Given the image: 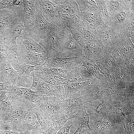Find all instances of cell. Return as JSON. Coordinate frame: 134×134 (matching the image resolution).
Instances as JSON below:
<instances>
[{
  "mask_svg": "<svg viewBox=\"0 0 134 134\" xmlns=\"http://www.w3.org/2000/svg\"><path fill=\"white\" fill-rule=\"evenodd\" d=\"M34 4L40 9L43 16L48 22L54 25L64 26L58 12L57 4L48 0H34Z\"/></svg>",
  "mask_w": 134,
  "mask_h": 134,
  "instance_id": "obj_9",
  "label": "cell"
},
{
  "mask_svg": "<svg viewBox=\"0 0 134 134\" xmlns=\"http://www.w3.org/2000/svg\"><path fill=\"white\" fill-rule=\"evenodd\" d=\"M69 77L66 79L67 84L79 81H85L92 80L93 77L83 66L68 70Z\"/></svg>",
  "mask_w": 134,
  "mask_h": 134,
  "instance_id": "obj_21",
  "label": "cell"
},
{
  "mask_svg": "<svg viewBox=\"0 0 134 134\" xmlns=\"http://www.w3.org/2000/svg\"><path fill=\"white\" fill-rule=\"evenodd\" d=\"M95 63L104 73L108 70L115 67L116 61L108 52L103 49L101 54Z\"/></svg>",
  "mask_w": 134,
  "mask_h": 134,
  "instance_id": "obj_27",
  "label": "cell"
},
{
  "mask_svg": "<svg viewBox=\"0 0 134 134\" xmlns=\"http://www.w3.org/2000/svg\"><path fill=\"white\" fill-rule=\"evenodd\" d=\"M2 113V111H1V109L0 108V114H1Z\"/></svg>",
  "mask_w": 134,
  "mask_h": 134,
  "instance_id": "obj_57",
  "label": "cell"
},
{
  "mask_svg": "<svg viewBox=\"0 0 134 134\" xmlns=\"http://www.w3.org/2000/svg\"><path fill=\"white\" fill-rule=\"evenodd\" d=\"M7 115V114L5 113H1L0 114V129L1 128L2 121L4 118Z\"/></svg>",
  "mask_w": 134,
  "mask_h": 134,
  "instance_id": "obj_56",
  "label": "cell"
},
{
  "mask_svg": "<svg viewBox=\"0 0 134 134\" xmlns=\"http://www.w3.org/2000/svg\"><path fill=\"white\" fill-rule=\"evenodd\" d=\"M7 91L4 90L0 91V108L2 113L7 114L13 109L14 106L13 104L9 101L7 96Z\"/></svg>",
  "mask_w": 134,
  "mask_h": 134,
  "instance_id": "obj_41",
  "label": "cell"
},
{
  "mask_svg": "<svg viewBox=\"0 0 134 134\" xmlns=\"http://www.w3.org/2000/svg\"><path fill=\"white\" fill-rule=\"evenodd\" d=\"M83 36L86 43L93 42L99 43V38L97 31L86 24H82Z\"/></svg>",
  "mask_w": 134,
  "mask_h": 134,
  "instance_id": "obj_39",
  "label": "cell"
},
{
  "mask_svg": "<svg viewBox=\"0 0 134 134\" xmlns=\"http://www.w3.org/2000/svg\"><path fill=\"white\" fill-rule=\"evenodd\" d=\"M97 85L93 80L68 83L63 86L64 99L86 95Z\"/></svg>",
  "mask_w": 134,
  "mask_h": 134,
  "instance_id": "obj_10",
  "label": "cell"
},
{
  "mask_svg": "<svg viewBox=\"0 0 134 134\" xmlns=\"http://www.w3.org/2000/svg\"><path fill=\"white\" fill-rule=\"evenodd\" d=\"M82 54L81 47L72 36L69 29L65 28L64 35L60 44L59 57H70Z\"/></svg>",
  "mask_w": 134,
  "mask_h": 134,
  "instance_id": "obj_8",
  "label": "cell"
},
{
  "mask_svg": "<svg viewBox=\"0 0 134 134\" xmlns=\"http://www.w3.org/2000/svg\"><path fill=\"white\" fill-rule=\"evenodd\" d=\"M75 111L73 110L62 119L54 121L53 123L46 130L42 132L41 134H56L64 124L70 119H73Z\"/></svg>",
  "mask_w": 134,
  "mask_h": 134,
  "instance_id": "obj_34",
  "label": "cell"
},
{
  "mask_svg": "<svg viewBox=\"0 0 134 134\" xmlns=\"http://www.w3.org/2000/svg\"><path fill=\"white\" fill-rule=\"evenodd\" d=\"M111 99V97L108 95L106 96L95 108L93 107L89 103L83 104L90 115V122L98 121L107 116V108Z\"/></svg>",
  "mask_w": 134,
  "mask_h": 134,
  "instance_id": "obj_15",
  "label": "cell"
},
{
  "mask_svg": "<svg viewBox=\"0 0 134 134\" xmlns=\"http://www.w3.org/2000/svg\"><path fill=\"white\" fill-rule=\"evenodd\" d=\"M32 110L36 116L42 132L48 129L53 123L54 121L38 106L32 109Z\"/></svg>",
  "mask_w": 134,
  "mask_h": 134,
  "instance_id": "obj_33",
  "label": "cell"
},
{
  "mask_svg": "<svg viewBox=\"0 0 134 134\" xmlns=\"http://www.w3.org/2000/svg\"><path fill=\"white\" fill-rule=\"evenodd\" d=\"M64 86H54L47 83L42 92L45 96H52L61 100L64 99L65 91Z\"/></svg>",
  "mask_w": 134,
  "mask_h": 134,
  "instance_id": "obj_35",
  "label": "cell"
},
{
  "mask_svg": "<svg viewBox=\"0 0 134 134\" xmlns=\"http://www.w3.org/2000/svg\"><path fill=\"white\" fill-rule=\"evenodd\" d=\"M31 109L25 106H14L13 109L3 119L0 130L16 131L24 134L25 118Z\"/></svg>",
  "mask_w": 134,
  "mask_h": 134,
  "instance_id": "obj_2",
  "label": "cell"
},
{
  "mask_svg": "<svg viewBox=\"0 0 134 134\" xmlns=\"http://www.w3.org/2000/svg\"><path fill=\"white\" fill-rule=\"evenodd\" d=\"M0 134H23L16 131L8 130H0Z\"/></svg>",
  "mask_w": 134,
  "mask_h": 134,
  "instance_id": "obj_55",
  "label": "cell"
},
{
  "mask_svg": "<svg viewBox=\"0 0 134 134\" xmlns=\"http://www.w3.org/2000/svg\"><path fill=\"white\" fill-rule=\"evenodd\" d=\"M23 17L25 26L30 24L34 26L35 21V10L34 0H23ZM28 27V26H27Z\"/></svg>",
  "mask_w": 134,
  "mask_h": 134,
  "instance_id": "obj_26",
  "label": "cell"
},
{
  "mask_svg": "<svg viewBox=\"0 0 134 134\" xmlns=\"http://www.w3.org/2000/svg\"><path fill=\"white\" fill-rule=\"evenodd\" d=\"M76 113L74 114L73 125L75 127L83 124L89 125L90 117L85 107L83 104L76 108Z\"/></svg>",
  "mask_w": 134,
  "mask_h": 134,
  "instance_id": "obj_31",
  "label": "cell"
},
{
  "mask_svg": "<svg viewBox=\"0 0 134 134\" xmlns=\"http://www.w3.org/2000/svg\"><path fill=\"white\" fill-rule=\"evenodd\" d=\"M120 30L107 26L99 29L97 31L99 37V43L103 47L109 41L121 36Z\"/></svg>",
  "mask_w": 134,
  "mask_h": 134,
  "instance_id": "obj_25",
  "label": "cell"
},
{
  "mask_svg": "<svg viewBox=\"0 0 134 134\" xmlns=\"http://www.w3.org/2000/svg\"><path fill=\"white\" fill-rule=\"evenodd\" d=\"M108 89L107 87L105 84L97 85L86 95L87 102L90 103L93 107H96L108 95Z\"/></svg>",
  "mask_w": 134,
  "mask_h": 134,
  "instance_id": "obj_20",
  "label": "cell"
},
{
  "mask_svg": "<svg viewBox=\"0 0 134 134\" xmlns=\"http://www.w3.org/2000/svg\"><path fill=\"white\" fill-rule=\"evenodd\" d=\"M121 36L130 38L134 44V17L124 29L120 30Z\"/></svg>",
  "mask_w": 134,
  "mask_h": 134,
  "instance_id": "obj_47",
  "label": "cell"
},
{
  "mask_svg": "<svg viewBox=\"0 0 134 134\" xmlns=\"http://www.w3.org/2000/svg\"><path fill=\"white\" fill-rule=\"evenodd\" d=\"M19 38L26 50L38 53H46L37 41L31 38L24 30Z\"/></svg>",
  "mask_w": 134,
  "mask_h": 134,
  "instance_id": "obj_29",
  "label": "cell"
},
{
  "mask_svg": "<svg viewBox=\"0 0 134 134\" xmlns=\"http://www.w3.org/2000/svg\"><path fill=\"white\" fill-rule=\"evenodd\" d=\"M60 99L52 96H46L44 101L38 106L54 121L59 120L63 118L60 108Z\"/></svg>",
  "mask_w": 134,
  "mask_h": 134,
  "instance_id": "obj_13",
  "label": "cell"
},
{
  "mask_svg": "<svg viewBox=\"0 0 134 134\" xmlns=\"http://www.w3.org/2000/svg\"><path fill=\"white\" fill-rule=\"evenodd\" d=\"M15 63H11V65L21 78L23 74H26L28 76H31L30 73L33 70L37 69L34 68L36 66L27 65L25 62L21 65Z\"/></svg>",
  "mask_w": 134,
  "mask_h": 134,
  "instance_id": "obj_42",
  "label": "cell"
},
{
  "mask_svg": "<svg viewBox=\"0 0 134 134\" xmlns=\"http://www.w3.org/2000/svg\"><path fill=\"white\" fill-rule=\"evenodd\" d=\"M111 98L121 102H134V86H116Z\"/></svg>",
  "mask_w": 134,
  "mask_h": 134,
  "instance_id": "obj_22",
  "label": "cell"
},
{
  "mask_svg": "<svg viewBox=\"0 0 134 134\" xmlns=\"http://www.w3.org/2000/svg\"><path fill=\"white\" fill-rule=\"evenodd\" d=\"M18 16L22 17V15L14 10L0 11V31L3 32L13 20Z\"/></svg>",
  "mask_w": 134,
  "mask_h": 134,
  "instance_id": "obj_30",
  "label": "cell"
},
{
  "mask_svg": "<svg viewBox=\"0 0 134 134\" xmlns=\"http://www.w3.org/2000/svg\"><path fill=\"white\" fill-rule=\"evenodd\" d=\"M86 103H87V101L86 95L71 98L65 100L60 99V106L61 113L64 117Z\"/></svg>",
  "mask_w": 134,
  "mask_h": 134,
  "instance_id": "obj_19",
  "label": "cell"
},
{
  "mask_svg": "<svg viewBox=\"0 0 134 134\" xmlns=\"http://www.w3.org/2000/svg\"><path fill=\"white\" fill-rule=\"evenodd\" d=\"M72 125L73 123L70 125H68L63 127L58 131L56 134H70L69 130Z\"/></svg>",
  "mask_w": 134,
  "mask_h": 134,
  "instance_id": "obj_54",
  "label": "cell"
},
{
  "mask_svg": "<svg viewBox=\"0 0 134 134\" xmlns=\"http://www.w3.org/2000/svg\"><path fill=\"white\" fill-rule=\"evenodd\" d=\"M6 95L14 106H22L33 109L42 102L45 96L42 91L35 92L29 88L14 85L7 91Z\"/></svg>",
  "mask_w": 134,
  "mask_h": 134,
  "instance_id": "obj_1",
  "label": "cell"
},
{
  "mask_svg": "<svg viewBox=\"0 0 134 134\" xmlns=\"http://www.w3.org/2000/svg\"><path fill=\"white\" fill-rule=\"evenodd\" d=\"M82 66L90 73H100L104 74L101 71L98 66L93 61L83 60Z\"/></svg>",
  "mask_w": 134,
  "mask_h": 134,
  "instance_id": "obj_50",
  "label": "cell"
},
{
  "mask_svg": "<svg viewBox=\"0 0 134 134\" xmlns=\"http://www.w3.org/2000/svg\"><path fill=\"white\" fill-rule=\"evenodd\" d=\"M122 102L111 98L107 107V116L116 122H120L121 121L120 117L122 116Z\"/></svg>",
  "mask_w": 134,
  "mask_h": 134,
  "instance_id": "obj_28",
  "label": "cell"
},
{
  "mask_svg": "<svg viewBox=\"0 0 134 134\" xmlns=\"http://www.w3.org/2000/svg\"><path fill=\"white\" fill-rule=\"evenodd\" d=\"M17 56L19 61H23L27 65L39 66L43 63L47 59L50 58L47 53H38L28 51H23L21 46L18 47Z\"/></svg>",
  "mask_w": 134,
  "mask_h": 134,
  "instance_id": "obj_14",
  "label": "cell"
},
{
  "mask_svg": "<svg viewBox=\"0 0 134 134\" xmlns=\"http://www.w3.org/2000/svg\"><path fill=\"white\" fill-rule=\"evenodd\" d=\"M107 10L110 18L122 7L127 5L125 0H102Z\"/></svg>",
  "mask_w": 134,
  "mask_h": 134,
  "instance_id": "obj_38",
  "label": "cell"
},
{
  "mask_svg": "<svg viewBox=\"0 0 134 134\" xmlns=\"http://www.w3.org/2000/svg\"><path fill=\"white\" fill-rule=\"evenodd\" d=\"M31 76L33 77V82L30 88L35 92L42 91L47 83L44 82L41 78L33 75Z\"/></svg>",
  "mask_w": 134,
  "mask_h": 134,
  "instance_id": "obj_49",
  "label": "cell"
},
{
  "mask_svg": "<svg viewBox=\"0 0 134 134\" xmlns=\"http://www.w3.org/2000/svg\"><path fill=\"white\" fill-rule=\"evenodd\" d=\"M82 56L70 57H57L47 59L42 64L47 68L54 67L68 70L82 65Z\"/></svg>",
  "mask_w": 134,
  "mask_h": 134,
  "instance_id": "obj_12",
  "label": "cell"
},
{
  "mask_svg": "<svg viewBox=\"0 0 134 134\" xmlns=\"http://www.w3.org/2000/svg\"><path fill=\"white\" fill-rule=\"evenodd\" d=\"M24 128V134H41L42 132L32 109L29 111L25 117Z\"/></svg>",
  "mask_w": 134,
  "mask_h": 134,
  "instance_id": "obj_24",
  "label": "cell"
},
{
  "mask_svg": "<svg viewBox=\"0 0 134 134\" xmlns=\"http://www.w3.org/2000/svg\"><path fill=\"white\" fill-rule=\"evenodd\" d=\"M10 81L0 82V91L3 90L8 91L11 89L13 86Z\"/></svg>",
  "mask_w": 134,
  "mask_h": 134,
  "instance_id": "obj_53",
  "label": "cell"
},
{
  "mask_svg": "<svg viewBox=\"0 0 134 134\" xmlns=\"http://www.w3.org/2000/svg\"><path fill=\"white\" fill-rule=\"evenodd\" d=\"M115 74L116 86H134L122 59L116 61Z\"/></svg>",
  "mask_w": 134,
  "mask_h": 134,
  "instance_id": "obj_17",
  "label": "cell"
},
{
  "mask_svg": "<svg viewBox=\"0 0 134 134\" xmlns=\"http://www.w3.org/2000/svg\"><path fill=\"white\" fill-rule=\"evenodd\" d=\"M134 17V8L126 5L121 7L110 18L107 26L113 29H123L131 22Z\"/></svg>",
  "mask_w": 134,
  "mask_h": 134,
  "instance_id": "obj_11",
  "label": "cell"
},
{
  "mask_svg": "<svg viewBox=\"0 0 134 134\" xmlns=\"http://www.w3.org/2000/svg\"><path fill=\"white\" fill-rule=\"evenodd\" d=\"M78 23L80 24H87L92 28L97 31L105 26L100 17L98 10L94 13L80 12Z\"/></svg>",
  "mask_w": 134,
  "mask_h": 134,
  "instance_id": "obj_18",
  "label": "cell"
},
{
  "mask_svg": "<svg viewBox=\"0 0 134 134\" xmlns=\"http://www.w3.org/2000/svg\"><path fill=\"white\" fill-rule=\"evenodd\" d=\"M98 11L100 17L106 26H107L109 21V16L106 8L102 0H97Z\"/></svg>",
  "mask_w": 134,
  "mask_h": 134,
  "instance_id": "obj_48",
  "label": "cell"
},
{
  "mask_svg": "<svg viewBox=\"0 0 134 134\" xmlns=\"http://www.w3.org/2000/svg\"><path fill=\"white\" fill-rule=\"evenodd\" d=\"M24 21L23 17H17L3 32L5 41L9 50L13 51L16 55L18 51L16 39L20 35L24 28L27 27L24 25Z\"/></svg>",
  "mask_w": 134,
  "mask_h": 134,
  "instance_id": "obj_7",
  "label": "cell"
},
{
  "mask_svg": "<svg viewBox=\"0 0 134 134\" xmlns=\"http://www.w3.org/2000/svg\"><path fill=\"white\" fill-rule=\"evenodd\" d=\"M75 1L77 4L80 12L94 13L98 11L97 0H77Z\"/></svg>",
  "mask_w": 134,
  "mask_h": 134,
  "instance_id": "obj_36",
  "label": "cell"
},
{
  "mask_svg": "<svg viewBox=\"0 0 134 134\" xmlns=\"http://www.w3.org/2000/svg\"><path fill=\"white\" fill-rule=\"evenodd\" d=\"M41 79L45 83L54 86L64 85L66 80L54 74L46 76Z\"/></svg>",
  "mask_w": 134,
  "mask_h": 134,
  "instance_id": "obj_46",
  "label": "cell"
},
{
  "mask_svg": "<svg viewBox=\"0 0 134 134\" xmlns=\"http://www.w3.org/2000/svg\"><path fill=\"white\" fill-rule=\"evenodd\" d=\"M23 9V0H0V11L14 10L21 13Z\"/></svg>",
  "mask_w": 134,
  "mask_h": 134,
  "instance_id": "obj_37",
  "label": "cell"
},
{
  "mask_svg": "<svg viewBox=\"0 0 134 134\" xmlns=\"http://www.w3.org/2000/svg\"><path fill=\"white\" fill-rule=\"evenodd\" d=\"M54 26V29L47 38L35 40L51 58L59 57L60 44L65 34V28L64 26Z\"/></svg>",
  "mask_w": 134,
  "mask_h": 134,
  "instance_id": "obj_4",
  "label": "cell"
},
{
  "mask_svg": "<svg viewBox=\"0 0 134 134\" xmlns=\"http://www.w3.org/2000/svg\"><path fill=\"white\" fill-rule=\"evenodd\" d=\"M35 21L33 27H26L28 34L33 39L41 40L47 38L52 32L55 26L48 22L43 16L40 9L35 6Z\"/></svg>",
  "mask_w": 134,
  "mask_h": 134,
  "instance_id": "obj_5",
  "label": "cell"
},
{
  "mask_svg": "<svg viewBox=\"0 0 134 134\" xmlns=\"http://www.w3.org/2000/svg\"><path fill=\"white\" fill-rule=\"evenodd\" d=\"M58 12L74 15L78 18L80 11L75 0H65L60 5H58Z\"/></svg>",
  "mask_w": 134,
  "mask_h": 134,
  "instance_id": "obj_32",
  "label": "cell"
},
{
  "mask_svg": "<svg viewBox=\"0 0 134 134\" xmlns=\"http://www.w3.org/2000/svg\"><path fill=\"white\" fill-rule=\"evenodd\" d=\"M123 106L122 116H134V102H122Z\"/></svg>",
  "mask_w": 134,
  "mask_h": 134,
  "instance_id": "obj_51",
  "label": "cell"
},
{
  "mask_svg": "<svg viewBox=\"0 0 134 134\" xmlns=\"http://www.w3.org/2000/svg\"><path fill=\"white\" fill-rule=\"evenodd\" d=\"M90 123L93 128L92 134H115V126L118 124L108 116Z\"/></svg>",
  "mask_w": 134,
  "mask_h": 134,
  "instance_id": "obj_16",
  "label": "cell"
},
{
  "mask_svg": "<svg viewBox=\"0 0 134 134\" xmlns=\"http://www.w3.org/2000/svg\"><path fill=\"white\" fill-rule=\"evenodd\" d=\"M123 117L121 122L117 123L123 125L124 134H134V116L126 115Z\"/></svg>",
  "mask_w": 134,
  "mask_h": 134,
  "instance_id": "obj_43",
  "label": "cell"
},
{
  "mask_svg": "<svg viewBox=\"0 0 134 134\" xmlns=\"http://www.w3.org/2000/svg\"><path fill=\"white\" fill-rule=\"evenodd\" d=\"M59 13L62 19L65 28L71 29L74 28L78 23V17L75 16L63 13Z\"/></svg>",
  "mask_w": 134,
  "mask_h": 134,
  "instance_id": "obj_44",
  "label": "cell"
},
{
  "mask_svg": "<svg viewBox=\"0 0 134 134\" xmlns=\"http://www.w3.org/2000/svg\"><path fill=\"white\" fill-rule=\"evenodd\" d=\"M12 57L5 60L0 61V82L10 81L13 85L19 87L29 88L32 84L24 81L27 77L22 78L11 64Z\"/></svg>",
  "mask_w": 134,
  "mask_h": 134,
  "instance_id": "obj_6",
  "label": "cell"
},
{
  "mask_svg": "<svg viewBox=\"0 0 134 134\" xmlns=\"http://www.w3.org/2000/svg\"><path fill=\"white\" fill-rule=\"evenodd\" d=\"M69 30L72 36L82 49L87 44L83 36L82 25L78 23L74 28Z\"/></svg>",
  "mask_w": 134,
  "mask_h": 134,
  "instance_id": "obj_40",
  "label": "cell"
},
{
  "mask_svg": "<svg viewBox=\"0 0 134 134\" xmlns=\"http://www.w3.org/2000/svg\"><path fill=\"white\" fill-rule=\"evenodd\" d=\"M134 53L124 56L122 59L132 81L134 82Z\"/></svg>",
  "mask_w": 134,
  "mask_h": 134,
  "instance_id": "obj_45",
  "label": "cell"
},
{
  "mask_svg": "<svg viewBox=\"0 0 134 134\" xmlns=\"http://www.w3.org/2000/svg\"><path fill=\"white\" fill-rule=\"evenodd\" d=\"M76 127L77 130L73 134H92L93 129L89 125L83 124Z\"/></svg>",
  "mask_w": 134,
  "mask_h": 134,
  "instance_id": "obj_52",
  "label": "cell"
},
{
  "mask_svg": "<svg viewBox=\"0 0 134 134\" xmlns=\"http://www.w3.org/2000/svg\"><path fill=\"white\" fill-rule=\"evenodd\" d=\"M103 48V47L97 42L87 43L82 49L83 60L92 61L95 62L101 54Z\"/></svg>",
  "mask_w": 134,
  "mask_h": 134,
  "instance_id": "obj_23",
  "label": "cell"
},
{
  "mask_svg": "<svg viewBox=\"0 0 134 134\" xmlns=\"http://www.w3.org/2000/svg\"><path fill=\"white\" fill-rule=\"evenodd\" d=\"M103 49L108 52L116 61L127 55L134 53V44L130 38L121 36L108 42Z\"/></svg>",
  "mask_w": 134,
  "mask_h": 134,
  "instance_id": "obj_3",
  "label": "cell"
}]
</instances>
